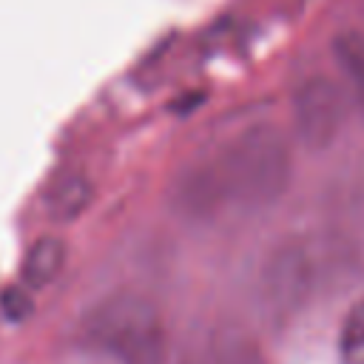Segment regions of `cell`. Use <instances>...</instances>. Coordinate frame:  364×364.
<instances>
[{"mask_svg":"<svg viewBox=\"0 0 364 364\" xmlns=\"http://www.w3.org/2000/svg\"><path fill=\"white\" fill-rule=\"evenodd\" d=\"M293 176V151L276 125H247L210 154L188 162L171 185L173 208L191 222L276 205Z\"/></svg>","mask_w":364,"mask_h":364,"instance_id":"cell-1","label":"cell"},{"mask_svg":"<svg viewBox=\"0 0 364 364\" xmlns=\"http://www.w3.org/2000/svg\"><path fill=\"white\" fill-rule=\"evenodd\" d=\"M82 338L117 364H165L168 330L156 304L139 293H111L82 318Z\"/></svg>","mask_w":364,"mask_h":364,"instance_id":"cell-2","label":"cell"},{"mask_svg":"<svg viewBox=\"0 0 364 364\" xmlns=\"http://www.w3.org/2000/svg\"><path fill=\"white\" fill-rule=\"evenodd\" d=\"M347 117V94L327 74H313L299 82L293 94V122L299 139L313 148H330L344 128Z\"/></svg>","mask_w":364,"mask_h":364,"instance_id":"cell-3","label":"cell"},{"mask_svg":"<svg viewBox=\"0 0 364 364\" xmlns=\"http://www.w3.org/2000/svg\"><path fill=\"white\" fill-rule=\"evenodd\" d=\"M318 267L307 242L279 245L262 270V293L276 310H296L316 287Z\"/></svg>","mask_w":364,"mask_h":364,"instance_id":"cell-4","label":"cell"},{"mask_svg":"<svg viewBox=\"0 0 364 364\" xmlns=\"http://www.w3.org/2000/svg\"><path fill=\"white\" fill-rule=\"evenodd\" d=\"M205 364H267L259 341L242 330V327H219L213 330L208 350H205Z\"/></svg>","mask_w":364,"mask_h":364,"instance_id":"cell-5","label":"cell"},{"mask_svg":"<svg viewBox=\"0 0 364 364\" xmlns=\"http://www.w3.org/2000/svg\"><path fill=\"white\" fill-rule=\"evenodd\" d=\"M333 54H336L338 71L347 82L350 100L364 114V34L361 31H341L333 40Z\"/></svg>","mask_w":364,"mask_h":364,"instance_id":"cell-6","label":"cell"},{"mask_svg":"<svg viewBox=\"0 0 364 364\" xmlns=\"http://www.w3.org/2000/svg\"><path fill=\"white\" fill-rule=\"evenodd\" d=\"M63 262H65V245H63V239H57V236H40L28 247V253L23 259V270H20L23 273V282L28 287H46L63 270Z\"/></svg>","mask_w":364,"mask_h":364,"instance_id":"cell-7","label":"cell"},{"mask_svg":"<svg viewBox=\"0 0 364 364\" xmlns=\"http://www.w3.org/2000/svg\"><path fill=\"white\" fill-rule=\"evenodd\" d=\"M338 361L364 364V299L353 301L338 327Z\"/></svg>","mask_w":364,"mask_h":364,"instance_id":"cell-8","label":"cell"},{"mask_svg":"<svg viewBox=\"0 0 364 364\" xmlns=\"http://www.w3.org/2000/svg\"><path fill=\"white\" fill-rule=\"evenodd\" d=\"M91 199V188L82 176H68L63 179L51 193H48V205H51V213L54 219H71L77 216Z\"/></svg>","mask_w":364,"mask_h":364,"instance_id":"cell-9","label":"cell"}]
</instances>
